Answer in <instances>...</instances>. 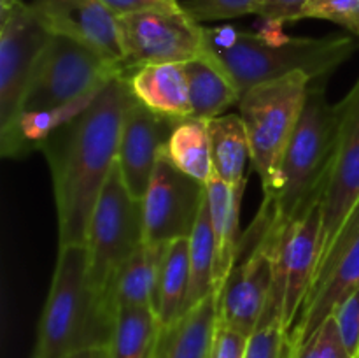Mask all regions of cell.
<instances>
[{"label": "cell", "mask_w": 359, "mask_h": 358, "mask_svg": "<svg viewBox=\"0 0 359 358\" xmlns=\"http://www.w3.org/2000/svg\"><path fill=\"white\" fill-rule=\"evenodd\" d=\"M323 204V202H321ZM321 204L290 223H280L273 258V284L262 321H280L291 333L311 284L314 281L323 251Z\"/></svg>", "instance_id": "obj_8"}, {"label": "cell", "mask_w": 359, "mask_h": 358, "mask_svg": "<svg viewBox=\"0 0 359 358\" xmlns=\"http://www.w3.org/2000/svg\"><path fill=\"white\" fill-rule=\"evenodd\" d=\"M293 358H353L340 337L339 326L330 316L305 343L294 346Z\"/></svg>", "instance_id": "obj_29"}, {"label": "cell", "mask_w": 359, "mask_h": 358, "mask_svg": "<svg viewBox=\"0 0 359 358\" xmlns=\"http://www.w3.org/2000/svg\"><path fill=\"white\" fill-rule=\"evenodd\" d=\"M217 325V298L209 295L170 325L161 326L154 358H209Z\"/></svg>", "instance_id": "obj_20"}, {"label": "cell", "mask_w": 359, "mask_h": 358, "mask_svg": "<svg viewBox=\"0 0 359 358\" xmlns=\"http://www.w3.org/2000/svg\"><path fill=\"white\" fill-rule=\"evenodd\" d=\"M179 121L158 114L135 97L125 111L119 137L118 167L135 199L142 200L153 178L156 160Z\"/></svg>", "instance_id": "obj_16"}, {"label": "cell", "mask_w": 359, "mask_h": 358, "mask_svg": "<svg viewBox=\"0 0 359 358\" xmlns=\"http://www.w3.org/2000/svg\"><path fill=\"white\" fill-rule=\"evenodd\" d=\"M133 97L151 111L184 121L193 118L184 63H156L137 69L128 77Z\"/></svg>", "instance_id": "obj_18"}, {"label": "cell", "mask_w": 359, "mask_h": 358, "mask_svg": "<svg viewBox=\"0 0 359 358\" xmlns=\"http://www.w3.org/2000/svg\"><path fill=\"white\" fill-rule=\"evenodd\" d=\"M358 358H359V357H358Z\"/></svg>", "instance_id": "obj_39"}, {"label": "cell", "mask_w": 359, "mask_h": 358, "mask_svg": "<svg viewBox=\"0 0 359 358\" xmlns=\"http://www.w3.org/2000/svg\"><path fill=\"white\" fill-rule=\"evenodd\" d=\"M340 337L353 358L359 357V286L333 312Z\"/></svg>", "instance_id": "obj_31"}, {"label": "cell", "mask_w": 359, "mask_h": 358, "mask_svg": "<svg viewBox=\"0 0 359 358\" xmlns=\"http://www.w3.org/2000/svg\"><path fill=\"white\" fill-rule=\"evenodd\" d=\"M132 98L128 79L114 77L83 112L42 142L53 178L60 246L86 244L91 214L118 161L123 118Z\"/></svg>", "instance_id": "obj_1"}, {"label": "cell", "mask_w": 359, "mask_h": 358, "mask_svg": "<svg viewBox=\"0 0 359 358\" xmlns=\"http://www.w3.org/2000/svg\"><path fill=\"white\" fill-rule=\"evenodd\" d=\"M214 263H216V246H214L209 202L205 197L195 228L189 235V290L184 312L205 300L209 295H214Z\"/></svg>", "instance_id": "obj_26"}, {"label": "cell", "mask_w": 359, "mask_h": 358, "mask_svg": "<svg viewBox=\"0 0 359 358\" xmlns=\"http://www.w3.org/2000/svg\"><path fill=\"white\" fill-rule=\"evenodd\" d=\"M163 153L189 178L207 185L214 175L209 126L205 119L188 118L172 130Z\"/></svg>", "instance_id": "obj_23"}, {"label": "cell", "mask_w": 359, "mask_h": 358, "mask_svg": "<svg viewBox=\"0 0 359 358\" xmlns=\"http://www.w3.org/2000/svg\"><path fill=\"white\" fill-rule=\"evenodd\" d=\"M118 76H123L118 63L72 39L51 35L30 77L21 114L83 100Z\"/></svg>", "instance_id": "obj_7"}, {"label": "cell", "mask_w": 359, "mask_h": 358, "mask_svg": "<svg viewBox=\"0 0 359 358\" xmlns=\"http://www.w3.org/2000/svg\"><path fill=\"white\" fill-rule=\"evenodd\" d=\"M214 175L230 186H245V168L251 160L248 130L241 114H221L207 119Z\"/></svg>", "instance_id": "obj_22"}, {"label": "cell", "mask_w": 359, "mask_h": 358, "mask_svg": "<svg viewBox=\"0 0 359 358\" xmlns=\"http://www.w3.org/2000/svg\"><path fill=\"white\" fill-rule=\"evenodd\" d=\"M193 118L212 119L238 104L241 91L224 67L205 49L202 56L184 62Z\"/></svg>", "instance_id": "obj_21"}, {"label": "cell", "mask_w": 359, "mask_h": 358, "mask_svg": "<svg viewBox=\"0 0 359 358\" xmlns=\"http://www.w3.org/2000/svg\"><path fill=\"white\" fill-rule=\"evenodd\" d=\"M49 39L30 4L21 2L0 14V133L20 118L30 77Z\"/></svg>", "instance_id": "obj_12"}, {"label": "cell", "mask_w": 359, "mask_h": 358, "mask_svg": "<svg viewBox=\"0 0 359 358\" xmlns=\"http://www.w3.org/2000/svg\"><path fill=\"white\" fill-rule=\"evenodd\" d=\"M262 0H179L181 9L196 23L233 20L256 14Z\"/></svg>", "instance_id": "obj_28"}, {"label": "cell", "mask_w": 359, "mask_h": 358, "mask_svg": "<svg viewBox=\"0 0 359 358\" xmlns=\"http://www.w3.org/2000/svg\"><path fill=\"white\" fill-rule=\"evenodd\" d=\"M69 358H91V351H81V353L72 354V357Z\"/></svg>", "instance_id": "obj_37"}, {"label": "cell", "mask_w": 359, "mask_h": 358, "mask_svg": "<svg viewBox=\"0 0 359 358\" xmlns=\"http://www.w3.org/2000/svg\"><path fill=\"white\" fill-rule=\"evenodd\" d=\"M142 242V200L126 188L116 161L91 214L86 239L90 281L102 298L116 270Z\"/></svg>", "instance_id": "obj_9"}, {"label": "cell", "mask_w": 359, "mask_h": 358, "mask_svg": "<svg viewBox=\"0 0 359 358\" xmlns=\"http://www.w3.org/2000/svg\"><path fill=\"white\" fill-rule=\"evenodd\" d=\"M116 16L142 13V11H179V0H102Z\"/></svg>", "instance_id": "obj_34"}, {"label": "cell", "mask_w": 359, "mask_h": 358, "mask_svg": "<svg viewBox=\"0 0 359 358\" xmlns=\"http://www.w3.org/2000/svg\"><path fill=\"white\" fill-rule=\"evenodd\" d=\"M279 230L272 200L263 199L256 220L241 237L233 269L217 297V321L245 336L258 329L269 304Z\"/></svg>", "instance_id": "obj_6"}, {"label": "cell", "mask_w": 359, "mask_h": 358, "mask_svg": "<svg viewBox=\"0 0 359 358\" xmlns=\"http://www.w3.org/2000/svg\"><path fill=\"white\" fill-rule=\"evenodd\" d=\"M358 286L359 202L319 262L311 290L290 333L294 346L305 343Z\"/></svg>", "instance_id": "obj_11"}, {"label": "cell", "mask_w": 359, "mask_h": 358, "mask_svg": "<svg viewBox=\"0 0 359 358\" xmlns=\"http://www.w3.org/2000/svg\"><path fill=\"white\" fill-rule=\"evenodd\" d=\"M32 358H34V357H32Z\"/></svg>", "instance_id": "obj_38"}, {"label": "cell", "mask_w": 359, "mask_h": 358, "mask_svg": "<svg viewBox=\"0 0 359 358\" xmlns=\"http://www.w3.org/2000/svg\"><path fill=\"white\" fill-rule=\"evenodd\" d=\"M294 344L280 321H263L249 336L244 358H293Z\"/></svg>", "instance_id": "obj_27"}, {"label": "cell", "mask_w": 359, "mask_h": 358, "mask_svg": "<svg viewBox=\"0 0 359 358\" xmlns=\"http://www.w3.org/2000/svg\"><path fill=\"white\" fill-rule=\"evenodd\" d=\"M91 358H109L107 347H100V350L91 351Z\"/></svg>", "instance_id": "obj_36"}, {"label": "cell", "mask_w": 359, "mask_h": 358, "mask_svg": "<svg viewBox=\"0 0 359 358\" xmlns=\"http://www.w3.org/2000/svg\"><path fill=\"white\" fill-rule=\"evenodd\" d=\"M160 332L161 323L153 307L118 309L109 358H154Z\"/></svg>", "instance_id": "obj_24"}, {"label": "cell", "mask_w": 359, "mask_h": 358, "mask_svg": "<svg viewBox=\"0 0 359 358\" xmlns=\"http://www.w3.org/2000/svg\"><path fill=\"white\" fill-rule=\"evenodd\" d=\"M168 244L142 242L116 270L104 291V300L112 314L123 307L154 309L158 279Z\"/></svg>", "instance_id": "obj_17"}, {"label": "cell", "mask_w": 359, "mask_h": 358, "mask_svg": "<svg viewBox=\"0 0 359 358\" xmlns=\"http://www.w3.org/2000/svg\"><path fill=\"white\" fill-rule=\"evenodd\" d=\"M205 197V185L179 171L161 150L142 199L144 242L168 244L188 239Z\"/></svg>", "instance_id": "obj_13"}, {"label": "cell", "mask_w": 359, "mask_h": 358, "mask_svg": "<svg viewBox=\"0 0 359 358\" xmlns=\"http://www.w3.org/2000/svg\"><path fill=\"white\" fill-rule=\"evenodd\" d=\"M307 18L332 21L359 37V0H309L300 20Z\"/></svg>", "instance_id": "obj_30"}, {"label": "cell", "mask_w": 359, "mask_h": 358, "mask_svg": "<svg viewBox=\"0 0 359 358\" xmlns=\"http://www.w3.org/2000/svg\"><path fill=\"white\" fill-rule=\"evenodd\" d=\"M30 7L51 35L72 39L121 67L118 16L102 0H32Z\"/></svg>", "instance_id": "obj_15"}, {"label": "cell", "mask_w": 359, "mask_h": 358, "mask_svg": "<svg viewBox=\"0 0 359 358\" xmlns=\"http://www.w3.org/2000/svg\"><path fill=\"white\" fill-rule=\"evenodd\" d=\"M123 77L156 63H184L205 53L203 27L179 11H142L118 16Z\"/></svg>", "instance_id": "obj_10"}, {"label": "cell", "mask_w": 359, "mask_h": 358, "mask_svg": "<svg viewBox=\"0 0 359 358\" xmlns=\"http://www.w3.org/2000/svg\"><path fill=\"white\" fill-rule=\"evenodd\" d=\"M339 105L328 102L321 81L309 88L304 111L280 164L279 188L272 200L280 223H290L323 202L339 142Z\"/></svg>", "instance_id": "obj_4"}, {"label": "cell", "mask_w": 359, "mask_h": 358, "mask_svg": "<svg viewBox=\"0 0 359 358\" xmlns=\"http://www.w3.org/2000/svg\"><path fill=\"white\" fill-rule=\"evenodd\" d=\"M249 336L217 321L209 358H244Z\"/></svg>", "instance_id": "obj_32"}, {"label": "cell", "mask_w": 359, "mask_h": 358, "mask_svg": "<svg viewBox=\"0 0 359 358\" xmlns=\"http://www.w3.org/2000/svg\"><path fill=\"white\" fill-rule=\"evenodd\" d=\"M189 290V237L168 244L158 279L154 311L161 326L170 325L184 314Z\"/></svg>", "instance_id": "obj_25"}, {"label": "cell", "mask_w": 359, "mask_h": 358, "mask_svg": "<svg viewBox=\"0 0 359 358\" xmlns=\"http://www.w3.org/2000/svg\"><path fill=\"white\" fill-rule=\"evenodd\" d=\"M311 84L307 74L293 72L249 88L238 100V114L248 130L251 161L262 181L263 197H273L279 188L280 164Z\"/></svg>", "instance_id": "obj_5"}, {"label": "cell", "mask_w": 359, "mask_h": 358, "mask_svg": "<svg viewBox=\"0 0 359 358\" xmlns=\"http://www.w3.org/2000/svg\"><path fill=\"white\" fill-rule=\"evenodd\" d=\"M283 23L263 20L258 32L235 27H203L205 49L224 67L242 93L259 83L304 72L312 83L328 77L353 56L358 42L351 35L290 37Z\"/></svg>", "instance_id": "obj_2"}, {"label": "cell", "mask_w": 359, "mask_h": 358, "mask_svg": "<svg viewBox=\"0 0 359 358\" xmlns=\"http://www.w3.org/2000/svg\"><path fill=\"white\" fill-rule=\"evenodd\" d=\"M309 0H262L259 2L258 14L262 20L279 21V23H294L300 21V14L304 6Z\"/></svg>", "instance_id": "obj_33"}, {"label": "cell", "mask_w": 359, "mask_h": 358, "mask_svg": "<svg viewBox=\"0 0 359 358\" xmlns=\"http://www.w3.org/2000/svg\"><path fill=\"white\" fill-rule=\"evenodd\" d=\"M23 0H0V14H6L7 11H11L13 7H16L18 4H21Z\"/></svg>", "instance_id": "obj_35"}, {"label": "cell", "mask_w": 359, "mask_h": 358, "mask_svg": "<svg viewBox=\"0 0 359 358\" xmlns=\"http://www.w3.org/2000/svg\"><path fill=\"white\" fill-rule=\"evenodd\" d=\"M209 202L210 223H212L216 263H214V297H219L228 274L233 269L241 244L238 221H241V200L245 186H230L212 175L205 185Z\"/></svg>", "instance_id": "obj_19"}, {"label": "cell", "mask_w": 359, "mask_h": 358, "mask_svg": "<svg viewBox=\"0 0 359 358\" xmlns=\"http://www.w3.org/2000/svg\"><path fill=\"white\" fill-rule=\"evenodd\" d=\"M337 105L340 114L339 142L321 204V258L359 202V77L353 90Z\"/></svg>", "instance_id": "obj_14"}, {"label": "cell", "mask_w": 359, "mask_h": 358, "mask_svg": "<svg viewBox=\"0 0 359 358\" xmlns=\"http://www.w3.org/2000/svg\"><path fill=\"white\" fill-rule=\"evenodd\" d=\"M114 318L90 281L86 244L60 246L34 358H69L107 347Z\"/></svg>", "instance_id": "obj_3"}]
</instances>
